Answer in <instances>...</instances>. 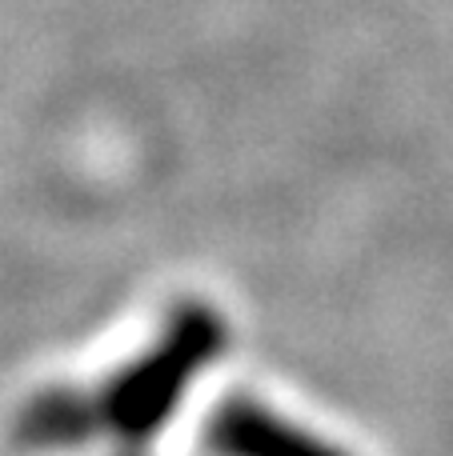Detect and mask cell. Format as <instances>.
<instances>
[{
  "mask_svg": "<svg viewBox=\"0 0 453 456\" xmlns=\"http://www.w3.org/2000/svg\"><path fill=\"white\" fill-rule=\"evenodd\" d=\"M209 441L221 456H337L329 444L313 441V436L297 433V428L281 425V420L265 417L249 404L225 409Z\"/></svg>",
  "mask_w": 453,
  "mask_h": 456,
  "instance_id": "2",
  "label": "cell"
},
{
  "mask_svg": "<svg viewBox=\"0 0 453 456\" xmlns=\"http://www.w3.org/2000/svg\"><path fill=\"white\" fill-rule=\"evenodd\" d=\"M217 345V324L209 316H189L181 329L173 332L161 353H152L144 364L128 369L120 380H112V388L96 401H56L32 417V428L40 436H69L88 433L96 425H112L120 433H149L169 409L173 396L181 393V385L189 380V372L201 364V356Z\"/></svg>",
  "mask_w": 453,
  "mask_h": 456,
  "instance_id": "1",
  "label": "cell"
}]
</instances>
